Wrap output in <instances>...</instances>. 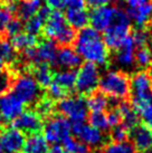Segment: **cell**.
<instances>
[{"label": "cell", "instance_id": "cell-1", "mask_svg": "<svg viewBox=\"0 0 152 153\" xmlns=\"http://www.w3.org/2000/svg\"><path fill=\"white\" fill-rule=\"evenodd\" d=\"M75 47L77 54L86 63L103 66L109 62L110 53L104 38L92 27H85L76 35Z\"/></svg>", "mask_w": 152, "mask_h": 153}, {"label": "cell", "instance_id": "cell-2", "mask_svg": "<svg viewBox=\"0 0 152 153\" xmlns=\"http://www.w3.org/2000/svg\"><path fill=\"white\" fill-rule=\"evenodd\" d=\"M100 92L115 100H127L131 94V79L121 71H109L100 79Z\"/></svg>", "mask_w": 152, "mask_h": 153}, {"label": "cell", "instance_id": "cell-3", "mask_svg": "<svg viewBox=\"0 0 152 153\" xmlns=\"http://www.w3.org/2000/svg\"><path fill=\"white\" fill-rule=\"evenodd\" d=\"M44 33L48 38L56 40L63 46L71 45L76 38L74 28L68 25L65 16L58 10L51 13L44 26Z\"/></svg>", "mask_w": 152, "mask_h": 153}, {"label": "cell", "instance_id": "cell-4", "mask_svg": "<svg viewBox=\"0 0 152 153\" xmlns=\"http://www.w3.org/2000/svg\"><path fill=\"white\" fill-rule=\"evenodd\" d=\"M131 30V19L127 11L118 9L116 15L110 27L104 31V42L106 46L112 49H118L124 40L130 37Z\"/></svg>", "mask_w": 152, "mask_h": 153}, {"label": "cell", "instance_id": "cell-5", "mask_svg": "<svg viewBox=\"0 0 152 153\" xmlns=\"http://www.w3.org/2000/svg\"><path fill=\"white\" fill-rule=\"evenodd\" d=\"M101 75L96 65L85 63L76 74V91L83 95H91L98 87Z\"/></svg>", "mask_w": 152, "mask_h": 153}, {"label": "cell", "instance_id": "cell-6", "mask_svg": "<svg viewBox=\"0 0 152 153\" xmlns=\"http://www.w3.org/2000/svg\"><path fill=\"white\" fill-rule=\"evenodd\" d=\"M72 132V124L65 116H51L44 125V136L47 142L57 145L63 143Z\"/></svg>", "mask_w": 152, "mask_h": 153}, {"label": "cell", "instance_id": "cell-7", "mask_svg": "<svg viewBox=\"0 0 152 153\" xmlns=\"http://www.w3.org/2000/svg\"><path fill=\"white\" fill-rule=\"evenodd\" d=\"M57 110L63 116L69 119L73 123L84 122L87 116V104L82 96L64 97L57 104Z\"/></svg>", "mask_w": 152, "mask_h": 153}, {"label": "cell", "instance_id": "cell-8", "mask_svg": "<svg viewBox=\"0 0 152 153\" xmlns=\"http://www.w3.org/2000/svg\"><path fill=\"white\" fill-rule=\"evenodd\" d=\"M13 93L24 104H31L40 96V87L35 77L30 75H21L13 84Z\"/></svg>", "mask_w": 152, "mask_h": 153}, {"label": "cell", "instance_id": "cell-9", "mask_svg": "<svg viewBox=\"0 0 152 153\" xmlns=\"http://www.w3.org/2000/svg\"><path fill=\"white\" fill-rule=\"evenodd\" d=\"M57 46L53 40H45L42 42L37 47L25 51V57L29 62L36 64H53L56 63L57 58Z\"/></svg>", "mask_w": 152, "mask_h": 153}, {"label": "cell", "instance_id": "cell-10", "mask_svg": "<svg viewBox=\"0 0 152 153\" xmlns=\"http://www.w3.org/2000/svg\"><path fill=\"white\" fill-rule=\"evenodd\" d=\"M13 128H17L21 133L33 135L42 131L44 128V121L36 111H26L22 112L16 120H13Z\"/></svg>", "mask_w": 152, "mask_h": 153}, {"label": "cell", "instance_id": "cell-11", "mask_svg": "<svg viewBox=\"0 0 152 153\" xmlns=\"http://www.w3.org/2000/svg\"><path fill=\"white\" fill-rule=\"evenodd\" d=\"M25 135L15 128H4L0 133V153H19L24 150Z\"/></svg>", "mask_w": 152, "mask_h": 153}, {"label": "cell", "instance_id": "cell-12", "mask_svg": "<svg viewBox=\"0 0 152 153\" xmlns=\"http://www.w3.org/2000/svg\"><path fill=\"white\" fill-rule=\"evenodd\" d=\"M72 132L75 134L78 141L83 142L87 146H100L104 142L102 131L93 128L89 124H85L84 122L73 123Z\"/></svg>", "mask_w": 152, "mask_h": 153}, {"label": "cell", "instance_id": "cell-13", "mask_svg": "<svg viewBox=\"0 0 152 153\" xmlns=\"http://www.w3.org/2000/svg\"><path fill=\"white\" fill-rule=\"evenodd\" d=\"M131 91L133 98L151 100L152 75L148 71H140L131 78Z\"/></svg>", "mask_w": 152, "mask_h": 153}, {"label": "cell", "instance_id": "cell-14", "mask_svg": "<svg viewBox=\"0 0 152 153\" xmlns=\"http://www.w3.org/2000/svg\"><path fill=\"white\" fill-rule=\"evenodd\" d=\"M116 11H118V8L112 6H103L98 8H93V10L89 13L91 27L97 30L98 33L105 31L113 22Z\"/></svg>", "mask_w": 152, "mask_h": 153}, {"label": "cell", "instance_id": "cell-15", "mask_svg": "<svg viewBox=\"0 0 152 153\" xmlns=\"http://www.w3.org/2000/svg\"><path fill=\"white\" fill-rule=\"evenodd\" d=\"M24 112V103L13 93L0 96V116L6 121L16 120Z\"/></svg>", "mask_w": 152, "mask_h": 153}, {"label": "cell", "instance_id": "cell-16", "mask_svg": "<svg viewBox=\"0 0 152 153\" xmlns=\"http://www.w3.org/2000/svg\"><path fill=\"white\" fill-rule=\"evenodd\" d=\"M132 144L136 151L147 153L152 149V128L145 124H139L130 131Z\"/></svg>", "mask_w": 152, "mask_h": 153}, {"label": "cell", "instance_id": "cell-17", "mask_svg": "<svg viewBox=\"0 0 152 153\" xmlns=\"http://www.w3.org/2000/svg\"><path fill=\"white\" fill-rule=\"evenodd\" d=\"M135 46L132 37H129L124 40V43L116 49L115 55V62L121 67L129 68L135 63Z\"/></svg>", "mask_w": 152, "mask_h": 153}, {"label": "cell", "instance_id": "cell-18", "mask_svg": "<svg viewBox=\"0 0 152 153\" xmlns=\"http://www.w3.org/2000/svg\"><path fill=\"white\" fill-rule=\"evenodd\" d=\"M65 18L74 29H83L89 22V13L86 7H66Z\"/></svg>", "mask_w": 152, "mask_h": 153}, {"label": "cell", "instance_id": "cell-19", "mask_svg": "<svg viewBox=\"0 0 152 153\" xmlns=\"http://www.w3.org/2000/svg\"><path fill=\"white\" fill-rule=\"evenodd\" d=\"M56 63L58 66L65 68V69H74L76 67H80L82 58L75 49H73L71 47L64 46L57 53Z\"/></svg>", "mask_w": 152, "mask_h": 153}, {"label": "cell", "instance_id": "cell-20", "mask_svg": "<svg viewBox=\"0 0 152 153\" xmlns=\"http://www.w3.org/2000/svg\"><path fill=\"white\" fill-rule=\"evenodd\" d=\"M51 13V11L49 7H47V6L46 7H42L34 17L28 19L27 22H26V30H27V33L35 35V36L39 34L42 30V28H44V26L46 24V20L48 19Z\"/></svg>", "mask_w": 152, "mask_h": 153}, {"label": "cell", "instance_id": "cell-21", "mask_svg": "<svg viewBox=\"0 0 152 153\" xmlns=\"http://www.w3.org/2000/svg\"><path fill=\"white\" fill-rule=\"evenodd\" d=\"M118 111L121 115V119H122V125L127 128L130 131L139 125L140 117L138 113L135 112V110L133 108L132 104H129L127 102L120 103Z\"/></svg>", "mask_w": 152, "mask_h": 153}, {"label": "cell", "instance_id": "cell-22", "mask_svg": "<svg viewBox=\"0 0 152 153\" xmlns=\"http://www.w3.org/2000/svg\"><path fill=\"white\" fill-rule=\"evenodd\" d=\"M127 15L136 26L143 28L152 17V4L150 2L135 9H127Z\"/></svg>", "mask_w": 152, "mask_h": 153}, {"label": "cell", "instance_id": "cell-23", "mask_svg": "<svg viewBox=\"0 0 152 153\" xmlns=\"http://www.w3.org/2000/svg\"><path fill=\"white\" fill-rule=\"evenodd\" d=\"M132 106L138 113L140 119H142L143 124L152 128V102L151 100L133 98Z\"/></svg>", "mask_w": 152, "mask_h": 153}, {"label": "cell", "instance_id": "cell-24", "mask_svg": "<svg viewBox=\"0 0 152 153\" xmlns=\"http://www.w3.org/2000/svg\"><path fill=\"white\" fill-rule=\"evenodd\" d=\"M48 142L42 134L29 135L25 141L24 151L25 153H47L48 152Z\"/></svg>", "mask_w": 152, "mask_h": 153}, {"label": "cell", "instance_id": "cell-25", "mask_svg": "<svg viewBox=\"0 0 152 153\" xmlns=\"http://www.w3.org/2000/svg\"><path fill=\"white\" fill-rule=\"evenodd\" d=\"M42 8L40 0H22L17 7V13L19 17L24 20H28L39 11Z\"/></svg>", "mask_w": 152, "mask_h": 153}, {"label": "cell", "instance_id": "cell-26", "mask_svg": "<svg viewBox=\"0 0 152 153\" xmlns=\"http://www.w3.org/2000/svg\"><path fill=\"white\" fill-rule=\"evenodd\" d=\"M11 44L15 49L19 51H28L36 46L37 38L35 35H31L29 33H20L13 37Z\"/></svg>", "mask_w": 152, "mask_h": 153}, {"label": "cell", "instance_id": "cell-27", "mask_svg": "<svg viewBox=\"0 0 152 153\" xmlns=\"http://www.w3.org/2000/svg\"><path fill=\"white\" fill-rule=\"evenodd\" d=\"M86 104L92 112H104L109 107V100L102 92H94L89 95Z\"/></svg>", "mask_w": 152, "mask_h": 153}, {"label": "cell", "instance_id": "cell-28", "mask_svg": "<svg viewBox=\"0 0 152 153\" xmlns=\"http://www.w3.org/2000/svg\"><path fill=\"white\" fill-rule=\"evenodd\" d=\"M54 83L58 84L66 91L72 89L76 83V73L73 69H64L56 73L54 76Z\"/></svg>", "mask_w": 152, "mask_h": 153}, {"label": "cell", "instance_id": "cell-29", "mask_svg": "<svg viewBox=\"0 0 152 153\" xmlns=\"http://www.w3.org/2000/svg\"><path fill=\"white\" fill-rule=\"evenodd\" d=\"M131 142H110L102 146L101 153H136Z\"/></svg>", "mask_w": 152, "mask_h": 153}, {"label": "cell", "instance_id": "cell-30", "mask_svg": "<svg viewBox=\"0 0 152 153\" xmlns=\"http://www.w3.org/2000/svg\"><path fill=\"white\" fill-rule=\"evenodd\" d=\"M35 79L39 84V86L49 87V85L54 81V76H53V73L49 69L48 65L42 64L38 66L37 69L35 71Z\"/></svg>", "mask_w": 152, "mask_h": 153}, {"label": "cell", "instance_id": "cell-31", "mask_svg": "<svg viewBox=\"0 0 152 153\" xmlns=\"http://www.w3.org/2000/svg\"><path fill=\"white\" fill-rule=\"evenodd\" d=\"M89 123L93 128L100 130V131H106L109 126L107 116L104 112H92L89 116Z\"/></svg>", "mask_w": 152, "mask_h": 153}, {"label": "cell", "instance_id": "cell-32", "mask_svg": "<svg viewBox=\"0 0 152 153\" xmlns=\"http://www.w3.org/2000/svg\"><path fill=\"white\" fill-rule=\"evenodd\" d=\"M63 146L71 153H91L87 145L74 137H71V136L64 141Z\"/></svg>", "mask_w": 152, "mask_h": 153}, {"label": "cell", "instance_id": "cell-33", "mask_svg": "<svg viewBox=\"0 0 152 153\" xmlns=\"http://www.w3.org/2000/svg\"><path fill=\"white\" fill-rule=\"evenodd\" d=\"M135 64L141 68L149 67L152 64V51L148 47H141L135 53Z\"/></svg>", "mask_w": 152, "mask_h": 153}, {"label": "cell", "instance_id": "cell-34", "mask_svg": "<svg viewBox=\"0 0 152 153\" xmlns=\"http://www.w3.org/2000/svg\"><path fill=\"white\" fill-rule=\"evenodd\" d=\"M15 48L13 44L6 40V39H0V59L2 62H11L15 58Z\"/></svg>", "mask_w": 152, "mask_h": 153}, {"label": "cell", "instance_id": "cell-35", "mask_svg": "<svg viewBox=\"0 0 152 153\" xmlns=\"http://www.w3.org/2000/svg\"><path fill=\"white\" fill-rule=\"evenodd\" d=\"M53 111H54V103H53V100H51L49 97L40 98V100H39V102L37 103L36 112L42 116V119H44V116H45V117H51Z\"/></svg>", "mask_w": 152, "mask_h": 153}, {"label": "cell", "instance_id": "cell-36", "mask_svg": "<svg viewBox=\"0 0 152 153\" xmlns=\"http://www.w3.org/2000/svg\"><path fill=\"white\" fill-rule=\"evenodd\" d=\"M13 10H15L13 4L0 6V31H4L9 22L13 20Z\"/></svg>", "mask_w": 152, "mask_h": 153}, {"label": "cell", "instance_id": "cell-37", "mask_svg": "<svg viewBox=\"0 0 152 153\" xmlns=\"http://www.w3.org/2000/svg\"><path fill=\"white\" fill-rule=\"evenodd\" d=\"M131 37L133 39V42H134L135 46L141 48V47H147L148 43L151 39V35H150V33L147 29L139 28V29H136L133 33Z\"/></svg>", "mask_w": 152, "mask_h": 153}, {"label": "cell", "instance_id": "cell-38", "mask_svg": "<svg viewBox=\"0 0 152 153\" xmlns=\"http://www.w3.org/2000/svg\"><path fill=\"white\" fill-rule=\"evenodd\" d=\"M130 137V130L124 125H118L111 131V139L113 142H125Z\"/></svg>", "mask_w": 152, "mask_h": 153}, {"label": "cell", "instance_id": "cell-39", "mask_svg": "<svg viewBox=\"0 0 152 153\" xmlns=\"http://www.w3.org/2000/svg\"><path fill=\"white\" fill-rule=\"evenodd\" d=\"M47 92H48V97L51 100H62V98L66 97V94H67L66 89L60 87L56 83H51L47 89Z\"/></svg>", "mask_w": 152, "mask_h": 153}, {"label": "cell", "instance_id": "cell-40", "mask_svg": "<svg viewBox=\"0 0 152 153\" xmlns=\"http://www.w3.org/2000/svg\"><path fill=\"white\" fill-rule=\"evenodd\" d=\"M11 85V76L7 71L0 69V95H4Z\"/></svg>", "mask_w": 152, "mask_h": 153}, {"label": "cell", "instance_id": "cell-41", "mask_svg": "<svg viewBox=\"0 0 152 153\" xmlns=\"http://www.w3.org/2000/svg\"><path fill=\"white\" fill-rule=\"evenodd\" d=\"M21 29H22V24L19 19H13L11 22H9L8 26L6 27L4 31L9 35V36H16V35L20 34Z\"/></svg>", "mask_w": 152, "mask_h": 153}, {"label": "cell", "instance_id": "cell-42", "mask_svg": "<svg viewBox=\"0 0 152 153\" xmlns=\"http://www.w3.org/2000/svg\"><path fill=\"white\" fill-rule=\"evenodd\" d=\"M107 122H109V126L110 128H116L118 125H121L122 123V119H121V115L118 113V111L115 108V110H111L107 114Z\"/></svg>", "mask_w": 152, "mask_h": 153}, {"label": "cell", "instance_id": "cell-43", "mask_svg": "<svg viewBox=\"0 0 152 153\" xmlns=\"http://www.w3.org/2000/svg\"><path fill=\"white\" fill-rule=\"evenodd\" d=\"M45 2H46L47 7L55 9V10H59L67 6L68 0H45Z\"/></svg>", "mask_w": 152, "mask_h": 153}, {"label": "cell", "instance_id": "cell-44", "mask_svg": "<svg viewBox=\"0 0 152 153\" xmlns=\"http://www.w3.org/2000/svg\"><path fill=\"white\" fill-rule=\"evenodd\" d=\"M86 4H89L92 8H98V7H103V6H110L115 0H85Z\"/></svg>", "mask_w": 152, "mask_h": 153}, {"label": "cell", "instance_id": "cell-45", "mask_svg": "<svg viewBox=\"0 0 152 153\" xmlns=\"http://www.w3.org/2000/svg\"><path fill=\"white\" fill-rule=\"evenodd\" d=\"M125 2H127V7H129L127 9H135L145 4H148L149 0H125Z\"/></svg>", "mask_w": 152, "mask_h": 153}, {"label": "cell", "instance_id": "cell-46", "mask_svg": "<svg viewBox=\"0 0 152 153\" xmlns=\"http://www.w3.org/2000/svg\"><path fill=\"white\" fill-rule=\"evenodd\" d=\"M47 153H71L69 151L65 149L64 146H59V145H54L51 149L48 150Z\"/></svg>", "mask_w": 152, "mask_h": 153}, {"label": "cell", "instance_id": "cell-47", "mask_svg": "<svg viewBox=\"0 0 152 153\" xmlns=\"http://www.w3.org/2000/svg\"><path fill=\"white\" fill-rule=\"evenodd\" d=\"M2 67H4V62L0 59V69H2Z\"/></svg>", "mask_w": 152, "mask_h": 153}, {"label": "cell", "instance_id": "cell-48", "mask_svg": "<svg viewBox=\"0 0 152 153\" xmlns=\"http://www.w3.org/2000/svg\"><path fill=\"white\" fill-rule=\"evenodd\" d=\"M1 126H2V117L0 116V128H1Z\"/></svg>", "mask_w": 152, "mask_h": 153}, {"label": "cell", "instance_id": "cell-49", "mask_svg": "<svg viewBox=\"0 0 152 153\" xmlns=\"http://www.w3.org/2000/svg\"><path fill=\"white\" fill-rule=\"evenodd\" d=\"M147 153H152V149H151V150H149V151H148Z\"/></svg>", "mask_w": 152, "mask_h": 153}, {"label": "cell", "instance_id": "cell-50", "mask_svg": "<svg viewBox=\"0 0 152 153\" xmlns=\"http://www.w3.org/2000/svg\"><path fill=\"white\" fill-rule=\"evenodd\" d=\"M151 98H152V95H151Z\"/></svg>", "mask_w": 152, "mask_h": 153}, {"label": "cell", "instance_id": "cell-51", "mask_svg": "<svg viewBox=\"0 0 152 153\" xmlns=\"http://www.w3.org/2000/svg\"><path fill=\"white\" fill-rule=\"evenodd\" d=\"M151 20H152V17H151Z\"/></svg>", "mask_w": 152, "mask_h": 153}]
</instances>
